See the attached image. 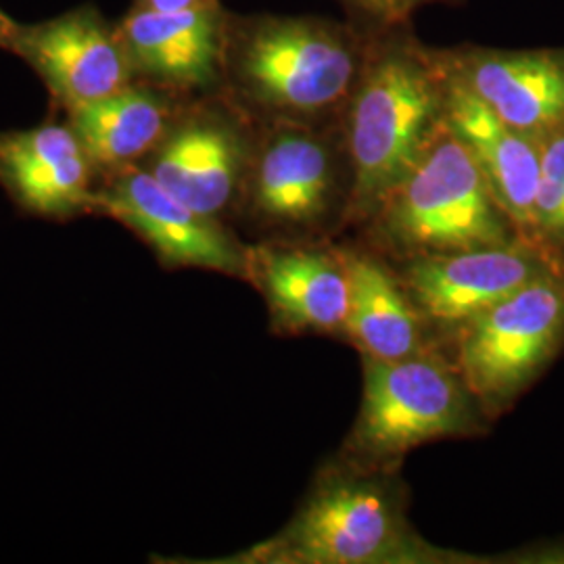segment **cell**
<instances>
[{"mask_svg":"<svg viewBox=\"0 0 564 564\" xmlns=\"http://www.w3.org/2000/svg\"><path fill=\"white\" fill-rule=\"evenodd\" d=\"M383 226L400 247L423 256L512 242L508 216L454 132L433 139L423 160L389 195Z\"/></svg>","mask_w":564,"mask_h":564,"instance_id":"cell-1","label":"cell"},{"mask_svg":"<svg viewBox=\"0 0 564 564\" xmlns=\"http://www.w3.org/2000/svg\"><path fill=\"white\" fill-rule=\"evenodd\" d=\"M444 97L419 61L393 55L364 80L349 118L356 205L387 202L433 142Z\"/></svg>","mask_w":564,"mask_h":564,"instance_id":"cell-2","label":"cell"},{"mask_svg":"<svg viewBox=\"0 0 564 564\" xmlns=\"http://www.w3.org/2000/svg\"><path fill=\"white\" fill-rule=\"evenodd\" d=\"M563 337L564 276L547 270L464 323L458 362L466 389L487 405H505Z\"/></svg>","mask_w":564,"mask_h":564,"instance_id":"cell-3","label":"cell"},{"mask_svg":"<svg viewBox=\"0 0 564 564\" xmlns=\"http://www.w3.org/2000/svg\"><path fill=\"white\" fill-rule=\"evenodd\" d=\"M364 379L354 445L370 458L402 456L416 445L463 433L470 423L466 384L433 358L366 356Z\"/></svg>","mask_w":564,"mask_h":564,"instance_id":"cell-4","label":"cell"},{"mask_svg":"<svg viewBox=\"0 0 564 564\" xmlns=\"http://www.w3.org/2000/svg\"><path fill=\"white\" fill-rule=\"evenodd\" d=\"M403 524L381 485L339 481L321 489L276 542L274 556L297 563H375L400 552Z\"/></svg>","mask_w":564,"mask_h":564,"instance_id":"cell-5","label":"cell"},{"mask_svg":"<svg viewBox=\"0 0 564 564\" xmlns=\"http://www.w3.org/2000/svg\"><path fill=\"white\" fill-rule=\"evenodd\" d=\"M95 205L149 242L163 263L214 270L230 276L251 272V256L216 218L203 216L167 193L151 172L128 170Z\"/></svg>","mask_w":564,"mask_h":564,"instance_id":"cell-6","label":"cell"},{"mask_svg":"<svg viewBox=\"0 0 564 564\" xmlns=\"http://www.w3.org/2000/svg\"><path fill=\"white\" fill-rule=\"evenodd\" d=\"M356 59L345 42L302 21L270 23L242 51V74L251 90L274 107L318 111L349 88Z\"/></svg>","mask_w":564,"mask_h":564,"instance_id":"cell-7","label":"cell"},{"mask_svg":"<svg viewBox=\"0 0 564 564\" xmlns=\"http://www.w3.org/2000/svg\"><path fill=\"white\" fill-rule=\"evenodd\" d=\"M13 51L32 63L67 109L118 93L134 74L120 34L93 9L21 28Z\"/></svg>","mask_w":564,"mask_h":564,"instance_id":"cell-8","label":"cell"},{"mask_svg":"<svg viewBox=\"0 0 564 564\" xmlns=\"http://www.w3.org/2000/svg\"><path fill=\"white\" fill-rule=\"evenodd\" d=\"M547 270L552 268L531 242L512 241L421 256L408 270V286L426 316L464 324Z\"/></svg>","mask_w":564,"mask_h":564,"instance_id":"cell-9","label":"cell"},{"mask_svg":"<svg viewBox=\"0 0 564 564\" xmlns=\"http://www.w3.org/2000/svg\"><path fill=\"white\" fill-rule=\"evenodd\" d=\"M447 130L454 132L484 172L498 205L527 239H538L535 199L542 181V147L508 126L463 80L444 97Z\"/></svg>","mask_w":564,"mask_h":564,"instance_id":"cell-10","label":"cell"},{"mask_svg":"<svg viewBox=\"0 0 564 564\" xmlns=\"http://www.w3.org/2000/svg\"><path fill=\"white\" fill-rule=\"evenodd\" d=\"M93 162L72 126L44 123L0 134V181L41 216H69L95 205Z\"/></svg>","mask_w":564,"mask_h":564,"instance_id":"cell-11","label":"cell"},{"mask_svg":"<svg viewBox=\"0 0 564 564\" xmlns=\"http://www.w3.org/2000/svg\"><path fill=\"white\" fill-rule=\"evenodd\" d=\"M463 82L524 137L542 144L564 132V51L484 53Z\"/></svg>","mask_w":564,"mask_h":564,"instance_id":"cell-12","label":"cell"},{"mask_svg":"<svg viewBox=\"0 0 564 564\" xmlns=\"http://www.w3.org/2000/svg\"><path fill=\"white\" fill-rule=\"evenodd\" d=\"M134 72L176 86L216 80L223 55V20L212 0L181 11L139 9L121 23Z\"/></svg>","mask_w":564,"mask_h":564,"instance_id":"cell-13","label":"cell"},{"mask_svg":"<svg viewBox=\"0 0 564 564\" xmlns=\"http://www.w3.org/2000/svg\"><path fill=\"white\" fill-rule=\"evenodd\" d=\"M241 162L235 130L220 121L195 120L160 142L151 174L176 199L216 218L235 195Z\"/></svg>","mask_w":564,"mask_h":564,"instance_id":"cell-14","label":"cell"},{"mask_svg":"<svg viewBox=\"0 0 564 564\" xmlns=\"http://www.w3.org/2000/svg\"><path fill=\"white\" fill-rule=\"evenodd\" d=\"M251 272L286 326L323 333L345 328L349 279L343 260L310 249H262Z\"/></svg>","mask_w":564,"mask_h":564,"instance_id":"cell-15","label":"cell"},{"mask_svg":"<svg viewBox=\"0 0 564 564\" xmlns=\"http://www.w3.org/2000/svg\"><path fill=\"white\" fill-rule=\"evenodd\" d=\"M349 279L345 328L368 358L400 360L421 351L423 337L412 303L383 265L358 253L341 258Z\"/></svg>","mask_w":564,"mask_h":564,"instance_id":"cell-16","label":"cell"},{"mask_svg":"<svg viewBox=\"0 0 564 564\" xmlns=\"http://www.w3.org/2000/svg\"><path fill=\"white\" fill-rule=\"evenodd\" d=\"M69 113V126L93 165L126 167L165 139L167 105L142 88L126 86Z\"/></svg>","mask_w":564,"mask_h":564,"instance_id":"cell-17","label":"cell"},{"mask_svg":"<svg viewBox=\"0 0 564 564\" xmlns=\"http://www.w3.org/2000/svg\"><path fill=\"white\" fill-rule=\"evenodd\" d=\"M330 195V162L321 142L282 132L263 151L256 178V205L265 218L305 224L318 218Z\"/></svg>","mask_w":564,"mask_h":564,"instance_id":"cell-18","label":"cell"},{"mask_svg":"<svg viewBox=\"0 0 564 564\" xmlns=\"http://www.w3.org/2000/svg\"><path fill=\"white\" fill-rule=\"evenodd\" d=\"M542 181L535 199L538 241L564 249V132L542 144Z\"/></svg>","mask_w":564,"mask_h":564,"instance_id":"cell-19","label":"cell"},{"mask_svg":"<svg viewBox=\"0 0 564 564\" xmlns=\"http://www.w3.org/2000/svg\"><path fill=\"white\" fill-rule=\"evenodd\" d=\"M354 2L360 4L368 13L379 15L383 20H402L403 15H408L424 0H354Z\"/></svg>","mask_w":564,"mask_h":564,"instance_id":"cell-20","label":"cell"},{"mask_svg":"<svg viewBox=\"0 0 564 564\" xmlns=\"http://www.w3.org/2000/svg\"><path fill=\"white\" fill-rule=\"evenodd\" d=\"M20 30V25L15 21L9 20V15L0 9V48L13 51Z\"/></svg>","mask_w":564,"mask_h":564,"instance_id":"cell-21","label":"cell"},{"mask_svg":"<svg viewBox=\"0 0 564 564\" xmlns=\"http://www.w3.org/2000/svg\"><path fill=\"white\" fill-rule=\"evenodd\" d=\"M207 0H142V9H153V11H181V9H191L197 7Z\"/></svg>","mask_w":564,"mask_h":564,"instance_id":"cell-22","label":"cell"}]
</instances>
